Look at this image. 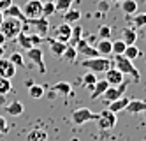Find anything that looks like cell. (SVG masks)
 I'll return each mask as SVG.
<instances>
[{
  "instance_id": "obj_23",
  "label": "cell",
  "mask_w": 146,
  "mask_h": 141,
  "mask_svg": "<svg viewBox=\"0 0 146 141\" xmlns=\"http://www.w3.org/2000/svg\"><path fill=\"white\" fill-rule=\"evenodd\" d=\"M23 111H25V106L19 102V101H14V102H11V104L5 106V113L11 115V116H21Z\"/></svg>"
},
{
  "instance_id": "obj_44",
  "label": "cell",
  "mask_w": 146,
  "mask_h": 141,
  "mask_svg": "<svg viewBox=\"0 0 146 141\" xmlns=\"http://www.w3.org/2000/svg\"><path fill=\"white\" fill-rule=\"evenodd\" d=\"M4 104H5V95L0 94V106H4Z\"/></svg>"
},
{
  "instance_id": "obj_10",
  "label": "cell",
  "mask_w": 146,
  "mask_h": 141,
  "mask_svg": "<svg viewBox=\"0 0 146 141\" xmlns=\"http://www.w3.org/2000/svg\"><path fill=\"white\" fill-rule=\"evenodd\" d=\"M16 65L5 57L0 58V78H5V80H13L16 76Z\"/></svg>"
},
{
  "instance_id": "obj_34",
  "label": "cell",
  "mask_w": 146,
  "mask_h": 141,
  "mask_svg": "<svg viewBox=\"0 0 146 141\" xmlns=\"http://www.w3.org/2000/svg\"><path fill=\"white\" fill-rule=\"evenodd\" d=\"M76 57H78V51L74 46H65V51H64V55H62V58H65L69 62H76Z\"/></svg>"
},
{
  "instance_id": "obj_13",
  "label": "cell",
  "mask_w": 146,
  "mask_h": 141,
  "mask_svg": "<svg viewBox=\"0 0 146 141\" xmlns=\"http://www.w3.org/2000/svg\"><path fill=\"white\" fill-rule=\"evenodd\" d=\"M27 25H34V27H37L35 30H37V34L40 35V37H46L48 35V32H49V21H48V18H37V19H28V23Z\"/></svg>"
},
{
  "instance_id": "obj_20",
  "label": "cell",
  "mask_w": 146,
  "mask_h": 141,
  "mask_svg": "<svg viewBox=\"0 0 146 141\" xmlns=\"http://www.w3.org/2000/svg\"><path fill=\"white\" fill-rule=\"evenodd\" d=\"M108 86H109V83H108L106 80H99V81L95 83V86H93V90H92L90 99H92V101H97L99 97H102V94L108 90Z\"/></svg>"
},
{
  "instance_id": "obj_28",
  "label": "cell",
  "mask_w": 146,
  "mask_h": 141,
  "mask_svg": "<svg viewBox=\"0 0 146 141\" xmlns=\"http://www.w3.org/2000/svg\"><path fill=\"white\" fill-rule=\"evenodd\" d=\"M53 4H55L56 13H65V11L72 9V4H74V0H53Z\"/></svg>"
},
{
  "instance_id": "obj_17",
  "label": "cell",
  "mask_w": 146,
  "mask_h": 141,
  "mask_svg": "<svg viewBox=\"0 0 146 141\" xmlns=\"http://www.w3.org/2000/svg\"><path fill=\"white\" fill-rule=\"evenodd\" d=\"M4 16H11V18H16V19H19L23 25H27L28 23V19H27V16L23 14V11H21V7L19 5H16V4H13L11 7H9L7 11H4Z\"/></svg>"
},
{
  "instance_id": "obj_43",
  "label": "cell",
  "mask_w": 146,
  "mask_h": 141,
  "mask_svg": "<svg viewBox=\"0 0 146 141\" xmlns=\"http://www.w3.org/2000/svg\"><path fill=\"white\" fill-rule=\"evenodd\" d=\"M5 42H7V39H5V35L2 34V32H0V46H4V44H5Z\"/></svg>"
},
{
  "instance_id": "obj_21",
  "label": "cell",
  "mask_w": 146,
  "mask_h": 141,
  "mask_svg": "<svg viewBox=\"0 0 146 141\" xmlns=\"http://www.w3.org/2000/svg\"><path fill=\"white\" fill-rule=\"evenodd\" d=\"M129 102H130V99L123 95V97H120V99H116V101H111L108 110H109V111H113V113H120V111H123L125 108H127V104H129Z\"/></svg>"
},
{
  "instance_id": "obj_7",
  "label": "cell",
  "mask_w": 146,
  "mask_h": 141,
  "mask_svg": "<svg viewBox=\"0 0 146 141\" xmlns=\"http://www.w3.org/2000/svg\"><path fill=\"white\" fill-rule=\"evenodd\" d=\"M116 122H118V118H116V113H113L109 110H104L97 115V124L100 129H104V131H111V129L116 127Z\"/></svg>"
},
{
  "instance_id": "obj_14",
  "label": "cell",
  "mask_w": 146,
  "mask_h": 141,
  "mask_svg": "<svg viewBox=\"0 0 146 141\" xmlns=\"http://www.w3.org/2000/svg\"><path fill=\"white\" fill-rule=\"evenodd\" d=\"M95 49L99 51L100 57H108L113 53V41L111 39H99V42H95Z\"/></svg>"
},
{
  "instance_id": "obj_2",
  "label": "cell",
  "mask_w": 146,
  "mask_h": 141,
  "mask_svg": "<svg viewBox=\"0 0 146 141\" xmlns=\"http://www.w3.org/2000/svg\"><path fill=\"white\" fill-rule=\"evenodd\" d=\"M113 63H114V67H116L118 71H121L123 74H127V76H130L134 81H139V80H141V74H139L137 69H135L134 62L129 60L125 55H114Z\"/></svg>"
},
{
  "instance_id": "obj_24",
  "label": "cell",
  "mask_w": 146,
  "mask_h": 141,
  "mask_svg": "<svg viewBox=\"0 0 146 141\" xmlns=\"http://www.w3.org/2000/svg\"><path fill=\"white\" fill-rule=\"evenodd\" d=\"M120 5H121V11L127 16H132V14L137 13V2L135 0H121Z\"/></svg>"
},
{
  "instance_id": "obj_27",
  "label": "cell",
  "mask_w": 146,
  "mask_h": 141,
  "mask_svg": "<svg viewBox=\"0 0 146 141\" xmlns=\"http://www.w3.org/2000/svg\"><path fill=\"white\" fill-rule=\"evenodd\" d=\"M16 41H18V44L21 46V48H23L25 51H27V49H30V48H32V41H30V35L27 34L25 30H21V34H19V35L16 37Z\"/></svg>"
},
{
  "instance_id": "obj_40",
  "label": "cell",
  "mask_w": 146,
  "mask_h": 141,
  "mask_svg": "<svg viewBox=\"0 0 146 141\" xmlns=\"http://www.w3.org/2000/svg\"><path fill=\"white\" fill-rule=\"evenodd\" d=\"M30 41H32V46L42 44V37H40L39 34H30Z\"/></svg>"
},
{
  "instance_id": "obj_47",
  "label": "cell",
  "mask_w": 146,
  "mask_h": 141,
  "mask_svg": "<svg viewBox=\"0 0 146 141\" xmlns=\"http://www.w3.org/2000/svg\"><path fill=\"white\" fill-rule=\"evenodd\" d=\"M109 2H111V4H120L121 0H109Z\"/></svg>"
},
{
  "instance_id": "obj_9",
  "label": "cell",
  "mask_w": 146,
  "mask_h": 141,
  "mask_svg": "<svg viewBox=\"0 0 146 141\" xmlns=\"http://www.w3.org/2000/svg\"><path fill=\"white\" fill-rule=\"evenodd\" d=\"M76 51H78V55H81V57H88V58H92V57H99V51L95 49V46L93 44H90V41L88 39H79L78 42H76Z\"/></svg>"
},
{
  "instance_id": "obj_48",
  "label": "cell",
  "mask_w": 146,
  "mask_h": 141,
  "mask_svg": "<svg viewBox=\"0 0 146 141\" xmlns=\"http://www.w3.org/2000/svg\"><path fill=\"white\" fill-rule=\"evenodd\" d=\"M143 115H144V118H146V111H144V113H143Z\"/></svg>"
},
{
  "instance_id": "obj_41",
  "label": "cell",
  "mask_w": 146,
  "mask_h": 141,
  "mask_svg": "<svg viewBox=\"0 0 146 141\" xmlns=\"http://www.w3.org/2000/svg\"><path fill=\"white\" fill-rule=\"evenodd\" d=\"M111 7V2L109 0H102V2H99V11L100 13H106V11H109Z\"/></svg>"
},
{
  "instance_id": "obj_12",
  "label": "cell",
  "mask_w": 146,
  "mask_h": 141,
  "mask_svg": "<svg viewBox=\"0 0 146 141\" xmlns=\"http://www.w3.org/2000/svg\"><path fill=\"white\" fill-rule=\"evenodd\" d=\"M104 74H106V78H104V80L109 83V86H118L120 83H123V76H125V74H123L121 71H118L116 67L108 69Z\"/></svg>"
},
{
  "instance_id": "obj_26",
  "label": "cell",
  "mask_w": 146,
  "mask_h": 141,
  "mask_svg": "<svg viewBox=\"0 0 146 141\" xmlns=\"http://www.w3.org/2000/svg\"><path fill=\"white\" fill-rule=\"evenodd\" d=\"M28 94H30V97L32 99H42L44 97V94H46V90H44V86L42 85H32V86H28Z\"/></svg>"
},
{
  "instance_id": "obj_11",
  "label": "cell",
  "mask_w": 146,
  "mask_h": 141,
  "mask_svg": "<svg viewBox=\"0 0 146 141\" xmlns=\"http://www.w3.org/2000/svg\"><path fill=\"white\" fill-rule=\"evenodd\" d=\"M70 35H72V25H69V23H60L53 32V39H56L60 42H65V44L69 42Z\"/></svg>"
},
{
  "instance_id": "obj_29",
  "label": "cell",
  "mask_w": 146,
  "mask_h": 141,
  "mask_svg": "<svg viewBox=\"0 0 146 141\" xmlns=\"http://www.w3.org/2000/svg\"><path fill=\"white\" fill-rule=\"evenodd\" d=\"M97 81H99V78H97V74H95V72L86 71L85 76H83V83H85V86H88L90 90H93V86H95Z\"/></svg>"
},
{
  "instance_id": "obj_8",
  "label": "cell",
  "mask_w": 146,
  "mask_h": 141,
  "mask_svg": "<svg viewBox=\"0 0 146 141\" xmlns=\"http://www.w3.org/2000/svg\"><path fill=\"white\" fill-rule=\"evenodd\" d=\"M127 83H120L118 86H108V90L102 94V99L106 101V102H111V101H116V99H120V97H123L125 95V92H127Z\"/></svg>"
},
{
  "instance_id": "obj_37",
  "label": "cell",
  "mask_w": 146,
  "mask_h": 141,
  "mask_svg": "<svg viewBox=\"0 0 146 141\" xmlns=\"http://www.w3.org/2000/svg\"><path fill=\"white\" fill-rule=\"evenodd\" d=\"M125 48H127V44H125V42H123L121 39L113 41V53H114V55H123Z\"/></svg>"
},
{
  "instance_id": "obj_46",
  "label": "cell",
  "mask_w": 146,
  "mask_h": 141,
  "mask_svg": "<svg viewBox=\"0 0 146 141\" xmlns=\"http://www.w3.org/2000/svg\"><path fill=\"white\" fill-rule=\"evenodd\" d=\"M4 18H5V16H4V13H2V11H0V23H2V21H4Z\"/></svg>"
},
{
  "instance_id": "obj_3",
  "label": "cell",
  "mask_w": 146,
  "mask_h": 141,
  "mask_svg": "<svg viewBox=\"0 0 146 141\" xmlns=\"http://www.w3.org/2000/svg\"><path fill=\"white\" fill-rule=\"evenodd\" d=\"M23 30V23L16 18H11V16H5L4 21L0 23V32L5 35V39H16Z\"/></svg>"
},
{
  "instance_id": "obj_22",
  "label": "cell",
  "mask_w": 146,
  "mask_h": 141,
  "mask_svg": "<svg viewBox=\"0 0 146 141\" xmlns=\"http://www.w3.org/2000/svg\"><path fill=\"white\" fill-rule=\"evenodd\" d=\"M48 44H49V49H51V53H53L55 57H62L64 55V51H65V42H60V41H56V39H53V37H49L48 39Z\"/></svg>"
},
{
  "instance_id": "obj_35",
  "label": "cell",
  "mask_w": 146,
  "mask_h": 141,
  "mask_svg": "<svg viewBox=\"0 0 146 141\" xmlns=\"http://www.w3.org/2000/svg\"><path fill=\"white\" fill-rule=\"evenodd\" d=\"M111 35H113V28L109 25H100L99 27V34H97L99 39H111Z\"/></svg>"
},
{
  "instance_id": "obj_32",
  "label": "cell",
  "mask_w": 146,
  "mask_h": 141,
  "mask_svg": "<svg viewBox=\"0 0 146 141\" xmlns=\"http://www.w3.org/2000/svg\"><path fill=\"white\" fill-rule=\"evenodd\" d=\"M9 60H11L16 67H25V57L19 51H13L11 55H9Z\"/></svg>"
},
{
  "instance_id": "obj_18",
  "label": "cell",
  "mask_w": 146,
  "mask_h": 141,
  "mask_svg": "<svg viewBox=\"0 0 146 141\" xmlns=\"http://www.w3.org/2000/svg\"><path fill=\"white\" fill-rule=\"evenodd\" d=\"M27 141H49V136L42 127H35L27 134Z\"/></svg>"
},
{
  "instance_id": "obj_33",
  "label": "cell",
  "mask_w": 146,
  "mask_h": 141,
  "mask_svg": "<svg viewBox=\"0 0 146 141\" xmlns=\"http://www.w3.org/2000/svg\"><path fill=\"white\" fill-rule=\"evenodd\" d=\"M81 34H83V27H72V35H70V39H69L67 44L69 46H76V42L83 37Z\"/></svg>"
},
{
  "instance_id": "obj_39",
  "label": "cell",
  "mask_w": 146,
  "mask_h": 141,
  "mask_svg": "<svg viewBox=\"0 0 146 141\" xmlns=\"http://www.w3.org/2000/svg\"><path fill=\"white\" fill-rule=\"evenodd\" d=\"M9 132V125H7V120L5 116L0 115V134H7Z\"/></svg>"
},
{
  "instance_id": "obj_45",
  "label": "cell",
  "mask_w": 146,
  "mask_h": 141,
  "mask_svg": "<svg viewBox=\"0 0 146 141\" xmlns=\"http://www.w3.org/2000/svg\"><path fill=\"white\" fill-rule=\"evenodd\" d=\"M4 55H5V48H4V46H0V58H2Z\"/></svg>"
},
{
  "instance_id": "obj_25",
  "label": "cell",
  "mask_w": 146,
  "mask_h": 141,
  "mask_svg": "<svg viewBox=\"0 0 146 141\" xmlns=\"http://www.w3.org/2000/svg\"><path fill=\"white\" fill-rule=\"evenodd\" d=\"M64 23H69V25H72V23H76V21H79V18H81V13L78 9H69V11H65L64 14Z\"/></svg>"
},
{
  "instance_id": "obj_5",
  "label": "cell",
  "mask_w": 146,
  "mask_h": 141,
  "mask_svg": "<svg viewBox=\"0 0 146 141\" xmlns=\"http://www.w3.org/2000/svg\"><path fill=\"white\" fill-rule=\"evenodd\" d=\"M21 11L27 16V19L42 18V0H27Z\"/></svg>"
},
{
  "instance_id": "obj_19",
  "label": "cell",
  "mask_w": 146,
  "mask_h": 141,
  "mask_svg": "<svg viewBox=\"0 0 146 141\" xmlns=\"http://www.w3.org/2000/svg\"><path fill=\"white\" fill-rule=\"evenodd\" d=\"M121 41L127 46L135 44V41H137V32H135V28H130V27L121 28Z\"/></svg>"
},
{
  "instance_id": "obj_15",
  "label": "cell",
  "mask_w": 146,
  "mask_h": 141,
  "mask_svg": "<svg viewBox=\"0 0 146 141\" xmlns=\"http://www.w3.org/2000/svg\"><path fill=\"white\" fill-rule=\"evenodd\" d=\"M53 94H60L64 97L72 95V85L69 81H58V83H55L53 86H51V95Z\"/></svg>"
},
{
  "instance_id": "obj_16",
  "label": "cell",
  "mask_w": 146,
  "mask_h": 141,
  "mask_svg": "<svg viewBox=\"0 0 146 141\" xmlns=\"http://www.w3.org/2000/svg\"><path fill=\"white\" fill-rule=\"evenodd\" d=\"M125 111L130 113V115H139V113H144L146 111V101H141V99H134L127 104Z\"/></svg>"
},
{
  "instance_id": "obj_42",
  "label": "cell",
  "mask_w": 146,
  "mask_h": 141,
  "mask_svg": "<svg viewBox=\"0 0 146 141\" xmlns=\"http://www.w3.org/2000/svg\"><path fill=\"white\" fill-rule=\"evenodd\" d=\"M13 4H14V0H0V11L4 13V11H7Z\"/></svg>"
},
{
  "instance_id": "obj_30",
  "label": "cell",
  "mask_w": 146,
  "mask_h": 141,
  "mask_svg": "<svg viewBox=\"0 0 146 141\" xmlns=\"http://www.w3.org/2000/svg\"><path fill=\"white\" fill-rule=\"evenodd\" d=\"M123 55L127 57L129 60H132V62H134V60L137 58V57H141V49H139L137 46H135V44H132V46H127V48H125Z\"/></svg>"
},
{
  "instance_id": "obj_38",
  "label": "cell",
  "mask_w": 146,
  "mask_h": 141,
  "mask_svg": "<svg viewBox=\"0 0 146 141\" xmlns=\"http://www.w3.org/2000/svg\"><path fill=\"white\" fill-rule=\"evenodd\" d=\"M13 90V85H11V80H5V78H0V94L2 95H7L9 92Z\"/></svg>"
},
{
  "instance_id": "obj_1",
  "label": "cell",
  "mask_w": 146,
  "mask_h": 141,
  "mask_svg": "<svg viewBox=\"0 0 146 141\" xmlns=\"http://www.w3.org/2000/svg\"><path fill=\"white\" fill-rule=\"evenodd\" d=\"M83 69H86L90 72H106L108 69L113 67V60L106 58V57H92V58H85L81 62Z\"/></svg>"
},
{
  "instance_id": "obj_49",
  "label": "cell",
  "mask_w": 146,
  "mask_h": 141,
  "mask_svg": "<svg viewBox=\"0 0 146 141\" xmlns=\"http://www.w3.org/2000/svg\"><path fill=\"white\" fill-rule=\"evenodd\" d=\"M72 141H79V139H72Z\"/></svg>"
},
{
  "instance_id": "obj_31",
  "label": "cell",
  "mask_w": 146,
  "mask_h": 141,
  "mask_svg": "<svg viewBox=\"0 0 146 141\" xmlns=\"http://www.w3.org/2000/svg\"><path fill=\"white\" fill-rule=\"evenodd\" d=\"M55 13H56V9H55L53 0H46V2H42V16H44V18L53 16Z\"/></svg>"
},
{
  "instance_id": "obj_4",
  "label": "cell",
  "mask_w": 146,
  "mask_h": 141,
  "mask_svg": "<svg viewBox=\"0 0 146 141\" xmlns=\"http://www.w3.org/2000/svg\"><path fill=\"white\" fill-rule=\"evenodd\" d=\"M27 58L28 62H32L37 65L39 72H46V63H44V51L40 46H32L30 49H27Z\"/></svg>"
},
{
  "instance_id": "obj_36",
  "label": "cell",
  "mask_w": 146,
  "mask_h": 141,
  "mask_svg": "<svg viewBox=\"0 0 146 141\" xmlns=\"http://www.w3.org/2000/svg\"><path fill=\"white\" fill-rule=\"evenodd\" d=\"M132 23L135 28H143L146 25V13H141V14H134L132 16Z\"/></svg>"
},
{
  "instance_id": "obj_6",
  "label": "cell",
  "mask_w": 146,
  "mask_h": 141,
  "mask_svg": "<svg viewBox=\"0 0 146 141\" xmlns=\"http://www.w3.org/2000/svg\"><path fill=\"white\" fill-rule=\"evenodd\" d=\"M92 120H97V113H93L90 108H78L72 111V124L74 125H83Z\"/></svg>"
}]
</instances>
